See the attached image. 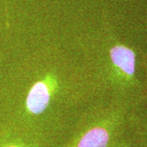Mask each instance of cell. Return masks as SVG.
<instances>
[{"label": "cell", "instance_id": "1", "mask_svg": "<svg viewBox=\"0 0 147 147\" xmlns=\"http://www.w3.org/2000/svg\"><path fill=\"white\" fill-rule=\"evenodd\" d=\"M0 120L58 146L97 99L82 59L54 45L28 53L13 67Z\"/></svg>", "mask_w": 147, "mask_h": 147}, {"label": "cell", "instance_id": "2", "mask_svg": "<svg viewBox=\"0 0 147 147\" xmlns=\"http://www.w3.org/2000/svg\"><path fill=\"white\" fill-rule=\"evenodd\" d=\"M79 46L97 98L130 108L143 100L147 34L137 35L106 21L93 38Z\"/></svg>", "mask_w": 147, "mask_h": 147}, {"label": "cell", "instance_id": "3", "mask_svg": "<svg viewBox=\"0 0 147 147\" xmlns=\"http://www.w3.org/2000/svg\"><path fill=\"white\" fill-rule=\"evenodd\" d=\"M130 110L119 102L96 99L57 147H109L125 129Z\"/></svg>", "mask_w": 147, "mask_h": 147}, {"label": "cell", "instance_id": "4", "mask_svg": "<svg viewBox=\"0 0 147 147\" xmlns=\"http://www.w3.org/2000/svg\"><path fill=\"white\" fill-rule=\"evenodd\" d=\"M34 134L0 120V147H57Z\"/></svg>", "mask_w": 147, "mask_h": 147}, {"label": "cell", "instance_id": "5", "mask_svg": "<svg viewBox=\"0 0 147 147\" xmlns=\"http://www.w3.org/2000/svg\"><path fill=\"white\" fill-rule=\"evenodd\" d=\"M127 126L136 135L147 142V100H142L129 110Z\"/></svg>", "mask_w": 147, "mask_h": 147}, {"label": "cell", "instance_id": "6", "mask_svg": "<svg viewBox=\"0 0 147 147\" xmlns=\"http://www.w3.org/2000/svg\"><path fill=\"white\" fill-rule=\"evenodd\" d=\"M109 147H147V142L136 135L127 127L115 139Z\"/></svg>", "mask_w": 147, "mask_h": 147}, {"label": "cell", "instance_id": "7", "mask_svg": "<svg viewBox=\"0 0 147 147\" xmlns=\"http://www.w3.org/2000/svg\"><path fill=\"white\" fill-rule=\"evenodd\" d=\"M144 84H145V92L143 100H147V57L144 62Z\"/></svg>", "mask_w": 147, "mask_h": 147}, {"label": "cell", "instance_id": "8", "mask_svg": "<svg viewBox=\"0 0 147 147\" xmlns=\"http://www.w3.org/2000/svg\"><path fill=\"white\" fill-rule=\"evenodd\" d=\"M145 17H146V22H147V10H146V16H145Z\"/></svg>", "mask_w": 147, "mask_h": 147}]
</instances>
